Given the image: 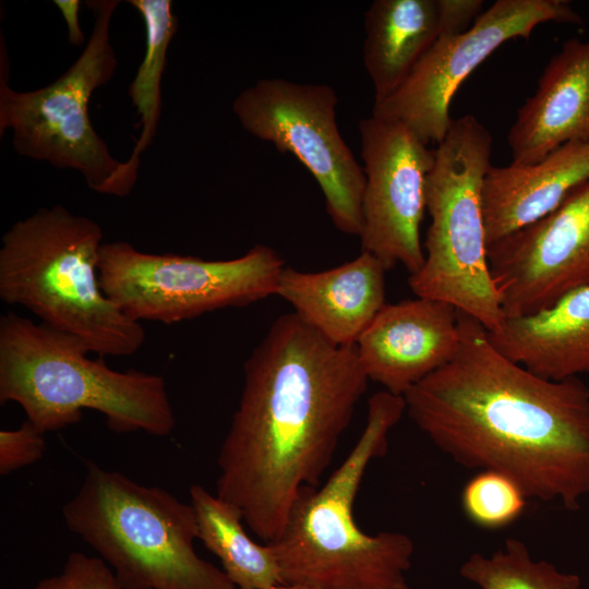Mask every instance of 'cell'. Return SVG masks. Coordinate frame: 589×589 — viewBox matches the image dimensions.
Here are the masks:
<instances>
[{"mask_svg": "<svg viewBox=\"0 0 589 589\" xmlns=\"http://www.w3.org/2000/svg\"><path fill=\"white\" fill-rule=\"evenodd\" d=\"M243 372L216 494L272 543L300 493L320 485L369 378L356 345L328 341L294 312L275 318Z\"/></svg>", "mask_w": 589, "mask_h": 589, "instance_id": "obj_1", "label": "cell"}, {"mask_svg": "<svg viewBox=\"0 0 589 589\" xmlns=\"http://www.w3.org/2000/svg\"><path fill=\"white\" fill-rule=\"evenodd\" d=\"M457 313L459 349L405 393L409 418L456 464L578 509L589 494V387L530 372L496 350L479 321Z\"/></svg>", "mask_w": 589, "mask_h": 589, "instance_id": "obj_2", "label": "cell"}, {"mask_svg": "<svg viewBox=\"0 0 589 589\" xmlns=\"http://www.w3.org/2000/svg\"><path fill=\"white\" fill-rule=\"evenodd\" d=\"M406 412L404 396L387 390L368 401L364 430L324 484L304 489L280 537L272 542L284 584L324 589H410L413 541L398 531L365 533L353 514L371 461Z\"/></svg>", "mask_w": 589, "mask_h": 589, "instance_id": "obj_3", "label": "cell"}, {"mask_svg": "<svg viewBox=\"0 0 589 589\" xmlns=\"http://www.w3.org/2000/svg\"><path fill=\"white\" fill-rule=\"evenodd\" d=\"M80 338L9 312L0 320V402L19 404L44 434L103 413L117 433L169 435L176 417L163 376L109 368Z\"/></svg>", "mask_w": 589, "mask_h": 589, "instance_id": "obj_4", "label": "cell"}, {"mask_svg": "<svg viewBox=\"0 0 589 589\" xmlns=\"http://www.w3.org/2000/svg\"><path fill=\"white\" fill-rule=\"evenodd\" d=\"M103 238L95 220L59 204L16 221L1 238L0 298L80 338L100 357L131 356L146 332L100 288Z\"/></svg>", "mask_w": 589, "mask_h": 589, "instance_id": "obj_5", "label": "cell"}, {"mask_svg": "<svg viewBox=\"0 0 589 589\" xmlns=\"http://www.w3.org/2000/svg\"><path fill=\"white\" fill-rule=\"evenodd\" d=\"M62 515L121 589H237L223 569L195 552L192 505L164 489L87 461L82 485Z\"/></svg>", "mask_w": 589, "mask_h": 589, "instance_id": "obj_6", "label": "cell"}, {"mask_svg": "<svg viewBox=\"0 0 589 589\" xmlns=\"http://www.w3.org/2000/svg\"><path fill=\"white\" fill-rule=\"evenodd\" d=\"M434 152L425 181L431 221L424 263L408 277V285L417 297L450 304L488 332H496L506 316L489 266L482 206L492 135L474 116L466 115L453 119Z\"/></svg>", "mask_w": 589, "mask_h": 589, "instance_id": "obj_7", "label": "cell"}, {"mask_svg": "<svg viewBox=\"0 0 589 589\" xmlns=\"http://www.w3.org/2000/svg\"><path fill=\"white\" fill-rule=\"evenodd\" d=\"M118 0H92L94 26L83 51L57 80L38 89L19 92L9 85L3 38L0 48V135L12 132V146L24 157L77 171L99 194L127 196L139 170L116 159L95 131L88 115L94 92L108 84L118 68L110 24Z\"/></svg>", "mask_w": 589, "mask_h": 589, "instance_id": "obj_8", "label": "cell"}, {"mask_svg": "<svg viewBox=\"0 0 589 589\" xmlns=\"http://www.w3.org/2000/svg\"><path fill=\"white\" fill-rule=\"evenodd\" d=\"M285 261L256 244L231 260L152 254L127 241L104 243L98 260L103 292L136 322L173 324L276 294Z\"/></svg>", "mask_w": 589, "mask_h": 589, "instance_id": "obj_9", "label": "cell"}, {"mask_svg": "<svg viewBox=\"0 0 589 589\" xmlns=\"http://www.w3.org/2000/svg\"><path fill=\"white\" fill-rule=\"evenodd\" d=\"M337 104L327 84L275 77L241 91L232 111L251 135L292 155L321 188L335 228L359 237L365 177L340 134Z\"/></svg>", "mask_w": 589, "mask_h": 589, "instance_id": "obj_10", "label": "cell"}, {"mask_svg": "<svg viewBox=\"0 0 589 589\" xmlns=\"http://www.w3.org/2000/svg\"><path fill=\"white\" fill-rule=\"evenodd\" d=\"M581 24L566 0H497L465 32L440 35L402 85L374 103L372 116L402 123L419 140L436 145L453 118L450 103L462 82L504 43L528 39L543 23Z\"/></svg>", "mask_w": 589, "mask_h": 589, "instance_id": "obj_11", "label": "cell"}, {"mask_svg": "<svg viewBox=\"0 0 589 589\" xmlns=\"http://www.w3.org/2000/svg\"><path fill=\"white\" fill-rule=\"evenodd\" d=\"M365 177L361 251L386 271L400 264L409 276L424 263L420 227L425 212V181L435 152L402 123L374 116L359 122Z\"/></svg>", "mask_w": 589, "mask_h": 589, "instance_id": "obj_12", "label": "cell"}, {"mask_svg": "<svg viewBox=\"0 0 589 589\" xmlns=\"http://www.w3.org/2000/svg\"><path fill=\"white\" fill-rule=\"evenodd\" d=\"M488 260L506 318L589 286V181L545 217L489 245Z\"/></svg>", "mask_w": 589, "mask_h": 589, "instance_id": "obj_13", "label": "cell"}, {"mask_svg": "<svg viewBox=\"0 0 589 589\" xmlns=\"http://www.w3.org/2000/svg\"><path fill=\"white\" fill-rule=\"evenodd\" d=\"M459 345L457 310L421 297L386 303L356 344L369 381L399 396L448 363Z\"/></svg>", "mask_w": 589, "mask_h": 589, "instance_id": "obj_14", "label": "cell"}, {"mask_svg": "<svg viewBox=\"0 0 589 589\" xmlns=\"http://www.w3.org/2000/svg\"><path fill=\"white\" fill-rule=\"evenodd\" d=\"M507 141L516 166L537 163L568 143L589 142V39L563 43L534 94L517 110Z\"/></svg>", "mask_w": 589, "mask_h": 589, "instance_id": "obj_15", "label": "cell"}, {"mask_svg": "<svg viewBox=\"0 0 589 589\" xmlns=\"http://www.w3.org/2000/svg\"><path fill=\"white\" fill-rule=\"evenodd\" d=\"M386 272L375 256L361 251L353 260L322 272L285 267L276 294L328 341L356 345L386 304Z\"/></svg>", "mask_w": 589, "mask_h": 589, "instance_id": "obj_16", "label": "cell"}, {"mask_svg": "<svg viewBox=\"0 0 589 589\" xmlns=\"http://www.w3.org/2000/svg\"><path fill=\"white\" fill-rule=\"evenodd\" d=\"M589 181V142L565 144L530 165L489 169L482 189L488 247L552 213Z\"/></svg>", "mask_w": 589, "mask_h": 589, "instance_id": "obj_17", "label": "cell"}, {"mask_svg": "<svg viewBox=\"0 0 589 589\" xmlns=\"http://www.w3.org/2000/svg\"><path fill=\"white\" fill-rule=\"evenodd\" d=\"M488 337L502 354L541 377L562 381L589 372V286L540 312L505 318Z\"/></svg>", "mask_w": 589, "mask_h": 589, "instance_id": "obj_18", "label": "cell"}, {"mask_svg": "<svg viewBox=\"0 0 589 589\" xmlns=\"http://www.w3.org/2000/svg\"><path fill=\"white\" fill-rule=\"evenodd\" d=\"M438 0H375L364 15L363 63L374 103L393 95L440 36Z\"/></svg>", "mask_w": 589, "mask_h": 589, "instance_id": "obj_19", "label": "cell"}, {"mask_svg": "<svg viewBox=\"0 0 589 589\" xmlns=\"http://www.w3.org/2000/svg\"><path fill=\"white\" fill-rule=\"evenodd\" d=\"M199 539L223 566L237 589H268L284 584L271 543H257L243 527L242 513L200 484L191 485Z\"/></svg>", "mask_w": 589, "mask_h": 589, "instance_id": "obj_20", "label": "cell"}, {"mask_svg": "<svg viewBox=\"0 0 589 589\" xmlns=\"http://www.w3.org/2000/svg\"><path fill=\"white\" fill-rule=\"evenodd\" d=\"M143 19L146 33L145 53L128 94L140 117L142 130L128 164L139 170L140 156L152 144L161 115V80L168 47L178 31V19L169 0H130Z\"/></svg>", "mask_w": 589, "mask_h": 589, "instance_id": "obj_21", "label": "cell"}, {"mask_svg": "<svg viewBox=\"0 0 589 589\" xmlns=\"http://www.w3.org/2000/svg\"><path fill=\"white\" fill-rule=\"evenodd\" d=\"M460 576L480 589H579L580 578L560 570L546 561L531 557L527 545L516 538L486 556L472 553L460 566Z\"/></svg>", "mask_w": 589, "mask_h": 589, "instance_id": "obj_22", "label": "cell"}, {"mask_svg": "<svg viewBox=\"0 0 589 589\" xmlns=\"http://www.w3.org/2000/svg\"><path fill=\"white\" fill-rule=\"evenodd\" d=\"M527 500L513 479L486 470L478 472L465 484L460 503L472 524L485 529H498L520 517Z\"/></svg>", "mask_w": 589, "mask_h": 589, "instance_id": "obj_23", "label": "cell"}, {"mask_svg": "<svg viewBox=\"0 0 589 589\" xmlns=\"http://www.w3.org/2000/svg\"><path fill=\"white\" fill-rule=\"evenodd\" d=\"M35 589H121L104 560L84 553H71L62 570L36 585Z\"/></svg>", "mask_w": 589, "mask_h": 589, "instance_id": "obj_24", "label": "cell"}, {"mask_svg": "<svg viewBox=\"0 0 589 589\" xmlns=\"http://www.w3.org/2000/svg\"><path fill=\"white\" fill-rule=\"evenodd\" d=\"M44 433L28 420L15 430L0 432V473L9 474L39 460L45 452Z\"/></svg>", "mask_w": 589, "mask_h": 589, "instance_id": "obj_25", "label": "cell"}, {"mask_svg": "<svg viewBox=\"0 0 589 589\" xmlns=\"http://www.w3.org/2000/svg\"><path fill=\"white\" fill-rule=\"evenodd\" d=\"M440 35L467 31L482 13V0H438Z\"/></svg>", "mask_w": 589, "mask_h": 589, "instance_id": "obj_26", "label": "cell"}, {"mask_svg": "<svg viewBox=\"0 0 589 589\" xmlns=\"http://www.w3.org/2000/svg\"><path fill=\"white\" fill-rule=\"evenodd\" d=\"M53 3L60 10L61 15L67 24L68 41L71 45L81 46L86 40L79 21L81 1L55 0Z\"/></svg>", "mask_w": 589, "mask_h": 589, "instance_id": "obj_27", "label": "cell"}, {"mask_svg": "<svg viewBox=\"0 0 589 589\" xmlns=\"http://www.w3.org/2000/svg\"><path fill=\"white\" fill-rule=\"evenodd\" d=\"M268 589H324V588L302 585V584H280Z\"/></svg>", "mask_w": 589, "mask_h": 589, "instance_id": "obj_28", "label": "cell"}]
</instances>
